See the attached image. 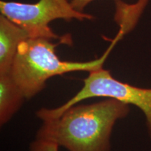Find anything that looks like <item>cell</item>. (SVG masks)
<instances>
[{"mask_svg": "<svg viewBox=\"0 0 151 151\" xmlns=\"http://www.w3.org/2000/svg\"><path fill=\"white\" fill-rule=\"evenodd\" d=\"M93 1L94 0H71V3L75 9L81 12H83L85 8Z\"/></svg>", "mask_w": 151, "mask_h": 151, "instance_id": "obj_8", "label": "cell"}, {"mask_svg": "<svg viewBox=\"0 0 151 151\" xmlns=\"http://www.w3.org/2000/svg\"><path fill=\"white\" fill-rule=\"evenodd\" d=\"M59 148L55 143L36 139L30 143L29 151H59Z\"/></svg>", "mask_w": 151, "mask_h": 151, "instance_id": "obj_7", "label": "cell"}, {"mask_svg": "<svg viewBox=\"0 0 151 151\" xmlns=\"http://www.w3.org/2000/svg\"><path fill=\"white\" fill-rule=\"evenodd\" d=\"M120 39L116 35L108 49L97 59L69 62L62 61L55 52L58 45H72L69 34L62 36L58 43L46 38H28L19 46L10 72L25 99H29L42 91L46 81L52 77L74 71L89 73L103 68L111 50Z\"/></svg>", "mask_w": 151, "mask_h": 151, "instance_id": "obj_2", "label": "cell"}, {"mask_svg": "<svg viewBox=\"0 0 151 151\" xmlns=\"http://www.w3.org/2000/svg\"><path fill=\"white\" fill-rule=\"evenodd\" d=\"M93 97L112 98L139 108L146 118L151 139V88H139L118 81L104 68L89 72L83 79L82 88L67 102L53 109L41 108L36 115L41 120L57 118L72 106Z\"/></svg>", "mask_w": 151, "mask_h": 151, "instance_id": "obj_3", "label": "cell"}, {"mask_svg": "<svg viewBox=\"0 0 151 151\" xmlns=\"http://www.w3.org/2000/svg\"><path fill=\"white\" fill-rule=\"evenodd\" d=\"M25 99L11 72L0 73V124L4 125L21 108Z\"/></svg>", "mask_w": 151, "mask_h": 151, "instance_id": "obj_6", "label": "cell"}, {"mask_svg": "<svg viewBox=\"0 0 151 151\" xmlns=\"http://www.w3.org/2000/svg\"><path fill=\"white\" fill-rule=\"evenodd\" d=\"M129 111L130 105L112 98L76 104L57 118L42 120L36 139L55 143L68 151H111L113 127Z\"/></svg>", "mask_w": 151, "mask_h": 151, "instance_id": "obj_1", "label": "cell"}, {"mask_svg": "<svg viewBox=\"0 0 151 151\" xmlns=\"http://www.w3.org/2000/svg\"><path fill=\"white\" fill-rule=\"evenodd\" d=\"M1 14L18 24L30 38L60 39L49 24L57 19L67 22L72 20H92L91 14L77 11L68 0H39L35 4L0 1Z\"/></svg>", "mask_w": 151, "mask_h": 151, "instance_id": "obj_4", "label": "cell"}, {"mask_svg": "<svg viewBox=\"0 0 151 151\" xmlns=\"http://www.w3.org/2000/svg\"><path fill=\"white\" fill-rule=\"evenodd\" d=\"M28 38L30 37L25 30L1 14L0 73L10 72L19 46Z\"/></svg>", "mask_w": 151, "mask_h": 151, "instance_id": "obj_5", "label": "cell"}]
</instances>
